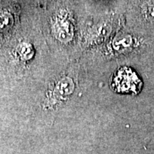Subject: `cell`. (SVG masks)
I'll return each mask as SVG.
<instances>
[{
	"mask_svg": "<svg viewBox=\"0 0 154 154\" xmlns=\"http://www.w3.org/2000/svg\"><path fill=\"white\" fill-rule=\"evenodd\" d=\"M154 49V39L140 35L124 25L120 30L96 49L98 62L111 66L131 60H140Z\"/></svg>",
	"mask_w": 154,
	"mask_h": 154,
	"instance_id": "cell-1",
	"label": "cell"
},
{
	"mask_svg": "<svg viewBox=\"0 0 154 154\" xmlns=\"http://www.w3.org/2000/svg\"><path fill=\"white\" fill-rule=\"evenodd\" d=\"M125 26L154 39V0L126 1Z\"/></svg>",
	"mask_w": 154,
	"mask_h": 154,
	"instance_id": "cell-2",
	"label": "cell"
}]
</instances>
